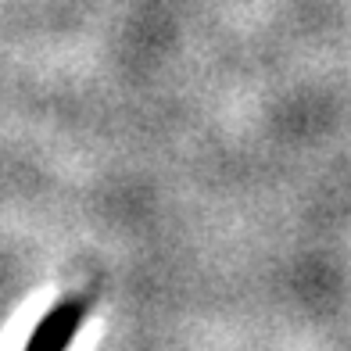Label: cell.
<instances>
[{
	"instance_id": "1",
	"label": "cell",
	"mask_w": 351,
	"mask_h": 351,
	"mask_svg": "<svg viewBox=\"0 0 351 351\" xmlns=\"http://www.w3.org/2000/svg\"><path fill=\"white\" fill-rule=\"evenodd\" d=\"M90 305H93L90 294L61 298L58 305L36 323L25 351H69V344L75 341V333H79V326H83V319L90 312Z\"/></svg>"
}]
</instances>
